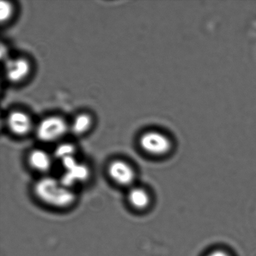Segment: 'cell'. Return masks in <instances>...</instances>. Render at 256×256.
I'll list each match as a JSON object with an SVG mask.
<instances>
[{
  "label": "cell",
  "instance_id": "8fae6325",
  "mask_svg": "<svg viewBox=\"0 0 256 256\" xmlns=\"http://www.w3.org/2000/svg\"><path fill=\"white\" fill-rule=\"evenodd\" d=\"M76 156V148L71 142H62L55 148L54 156L60 162L67 158Z\"/></svg>",
  "mask_w": 256,
  "mask_h": 256
},
{
  "label": "cell",
  "instance_id": "3957f363",
  "mask_svg": "<svg viewBox=\"0 0 256 256\" xmlns=\"http://www.w3.org/2000/svg\"><path fill=\"white\" fill-rule=\"evenodd\" d=\"M68 130V124L61 117L50 116L38 124L36 135L42 142H54L61 140Z\"/></svg>",
  "mask_w": 256,
  "mask_h": 256
},
{
  "label": "cell",
  "instance_id": "30bf717a",
  "mask_svg": "<svg viewBox=\"0 0 256 256\" xmlns=\"http://www.w3.org/2000/svg\"><path fill=\"white\" fill-rule=\"evenodd\" d=\"M92 120L89 114H82L77 115L69 126L72 133L76 136H82L91 129Z\"/></svg>",
  "mask_w": 256,
  "mask_h": 256
},
{
  "label": "cell",
  "instance_id": "5b68a950",
  "mask_svg": "<svg viewBox=\"0 0 256 256\" xmlns=\"http://www.w3.org/2000/svg\"><path fill=\"white\" fill-rule=\"evenodd\" d=\"M127 202L133 210L145 212L152 207L153 197L147 188L135 184L128 189Z\"/></svg>",
  "mask_w": 256,
  "mask_h": 256
},
{
  "label": "cell",
  "instance_id": "9c48e42d",
  "mask_svg": "<svg viewBox=\"0 0 256 256\" xmlns=\"http://www.w3.org/2000/svg\"><path fill=\"white\" fill-rule=\"evenodd\" d=\"M7 125L10 132L20 136L28 134L32 129V120L26 112L16 111L11 112L7 119Z\"/></svg>",
  "mask_w": 256,
  "mask_h": 256
},
{
  "label": "cell",
  "instance_id": "ba28073f",
  "mask_svg": "<svg viewBox=\"0 0 256 256\" xmlns=\"http://www.w3.org/2000/svg\"><path fill=\"white\" fill-rule=\"evenodd\" d=\"M28 163L32 170L42 174H46L52 169L54 159L51 154L44 150H32L27 157Z\"/></svg>",
  "mask_w": 256,
  "mask_h": 256
},
{
  "label": "cell",
  "instance_id": "52a82bcc",
  "mask_svg": "<svg viewBox=\"0 0 256 256\" xmlns=\"http://www.w3.org/2000/svg\"><path fill=\"white\" fill-rule=\"evenodd\" d=\"M91 170L86 164L79 162L68 169L64 170L60 179L66 186L74 189L76 185L89 180Z\"/></svg>",
  "mask_w": 256,
  "mask_h": 256
},
{
  "label": "cell",
  "instance_id": "7a4b0ae2",
  "mask_svg": "<svg viewBox=\"0 0 256 256\" xmlns=\"http://www.w3.org/2000/svg\"><path fill=\"white\" fill-rule=\"evenodd\" d=\"M138 144L146 155L157 159L168 156L174 148L169 136L158 130H150L142 133Z\"/></svg>",
  "mask_w": 256,
  "mask_h": 256
},
{
  "label": "cell",
  "instance_id": "277c9868",
  "mask_svg": "<svg viewBox=\"0 0 256 256\" xmlns=\"http://www.w3.org/2000/svg\"><path fill=\"white\" fill-rule=\"evenodd\" d=\"M108 175L115 184L129 189L135 185L137 174L130 162L122 159L112 160L107 167Z\"/></svg>",
  "mask_w": 256,
  "mask_h": 256
},
{
  "label": "cell",
  "instance_id": "7c38bea8",
  "mask_svg": "<svg viewBox=\"0 0 256 256\" xmlns=\"http://www.w3.org/2000/svg\"><path fill=\"white\" fill-rule=\"evenodd\" d=\"M14 8L10 2L1 1L0 2V20L2 22H6L12 15Z\"/></svg>",
  "mask_w": 256,
  "mask_h": 256
},
{
  "label": "cell",
  "instance_id": "8992f818",
  "mask_svg": "<svg viewBox=\"0 0 256 256\" xmlns=\"http://www.w3.org/2000/svg\"><path fill=\"white\" fill-rule=\"evenodd\" d=\"M31 66L28 61L24 58H16L6 60L5 74L10 82H20L28 76Z\"/></svg>",
  "mask_w": 256,
  "mask_h": 256
},
{
  "label": "cell",
  "instance_id": "4fadbf2b",
  "mask_svg": "<svg viewBox=\"0 0 256 256\" xmlns=\"http://www.w3.org/2000/svg\"><path fill=\"white\" fill-rule=\"evenodd\" d=\"M202 256H235L229 250L222 248H216L208 250Z\"/></svg>",
  "mask_w": 256,
  "mask_h": 256
},
{
  "label": "cell",
  "instance_id": "6da1fadb",
  "mask_svg": "<svg viewBox=\"0 0 256 256\" xmlns=\"http://www.w3.org/2000/svg\"><path fill=\"white\" fill-rule=\"evenodd\" d=\"M35 196L45 205L56 209H66L76 202L74 189L66 186L58 178L44 175L34 186Z\"/></svg>",
  "mask_w": 256,
  "mask_h": 256
}]
</instances>
